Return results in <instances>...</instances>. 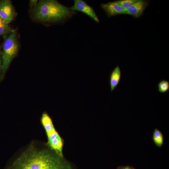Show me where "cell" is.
<instances>
[{
  "instance_id": "cell-1",
  "label": "cell",
  "mask_w": 169,
  "mask_h": 169,
  "mask_svg": "<svg viewBox=\"0 0 169 169\" xmlns=\"http://www.w3.org/2000/svg\"><path fill=\"white\" fill-rule=\"evenodd\" d=\"M30 146L6 169H74L63 155L49 148Z\"/></svg>"
},
{
  "instance_id": "cell-2",
  "label": "cell",
  "mask_w": 169,
  "mask_h": 169,
  "mask_svg": "<svg viewBox=\"0 0 169 169\" xmlns=\"http://www.w3.org/2000/svg\"><path fill=\"white\" fill-rule=\"evenodd\" d=\"M76 13L56 0H39L36 6L29 10L32 21L47 26L63 24Z\"/></svg>"
},
{
  "instance_id": "cell-3",
  "label": "cell",
  "mask_w": 169,
  "mask_h": 169,
  "mask_svg": "<svg viewBox=\"0 0 169 169\" xmlns=\"http://www.w3.org/2000/svg\"><path fill=\"white\" fill-rule=\"evenodd\" d=\"M2 47L3 79L12 60L17 56L20 48V43L17 28L13 29L8 36L4 39Z\"/></svg>"
},
{
  "instance_id": "cell-4",
  "label": "cell",
  "mask_w": 169,
  "mask_h": 169,
  "mask_svg": "<svg viewBox=\"0 0 169 169\" xmlns=\"http://www.w3.org/2000/svg\"><path fill=\"white\" fill-rule=\"evenodd\" d=\"M41 122L47 136V146L58 154L63 155V140L56 130L52 119L47 112L42 114Z\"/></svg>"
},
{
  "instance_id": "cell-5",
  "label": "cell",
  "mask_w": 169,
  "mask_h": 169,
  "mask_svg": "<svg viewBox=\"0 0 169 169\" xmlns=\"http://www.w3.org/2000/svg\"><path fill=\"white\" fill-rule=\"evenodd\" d=\"M17 15V12L11 0L0 1V17L2 18L9 23Z\"/></svg>"
},
{
  "instance_id": "cell-6",
  "label": "cell",
  "mask_w": 169,
  "mask_h": 169,
  "mask_svg": "<svg viewBox=\"0 0 169 169\" xmlns=\"http://www.w3.org/2000/svg\"><path fill=\"white\" fill-rule=\"evenodd\" d=\"M70 8L74 12L79 11L83 13L96 22H99V20L93 9L83 0H74V4Z\"/></svg>"
},
{
  "instance_id": "cell-7",
  "label": "cell",
  "mask_w": 169,
  "mask_h": 169,
  "mask_svg": "<svg viewBox=\"0 0 169 169\" xmlns=\"http://www.w3.org/2000/svg\"><path fill=\"white\" fill-rule=\"evenodd\" d=\"M101 7L109 17L120 14H125V10L116 1L102 3Z\"/></svg>"
},
{
  "instance_id": "cell-8",
  "label": "cell",
  "mask_w": 169,
  "mask_h": 169,
  "mask_svg": "<svg viewBox=\"0 0 169 169\" xmlns=\"http://www.w3.org/2000/svg\"><path fill=\"white\" fill-rule=\"evenodd\" d=\"M146 1L137 0L131 6L125 10V14H128L135 17H138L143 13L147 6Z\"/></svg>"
},
{
  "instance_id": "cell-9",
  "label": "cell",
  "mask_w": 169,
  "mask_h": 169,
  "mask_svg": "<svg viewBox=\"0 0 169 169\" xmlns=\"http://www.w3.org/2000/svg\"><path fill=\"white\" fill-rule=\"evenodd\" d=\"M121 79V71L117 65L111 72L109 78L110 92L113 91L119 84Z\"/></svg>"
},
{
  "instance_id": "cell-10",
  "label": "cell",
  "mask_w": 169,
  "mask_h": 169,
  "mask_svg": "<svg viewBox=\"0 0 169 169\" xmlns=\"http://www.w3.org/2000/svg\"><path fill=\"white\" fill-rule=\"evenodd\" d=\"M8 23L0 17V36L4 39L11 32L12 29Z\"/></svg>"
},
{
  "instance_id": "cell-11",
  "label": "cell",
  "mask_w": 169,
  "mask_h": 169,
  "mask_svg": "<svg viewBox=\"0 0 169 169\" xmlns=\"http://www.w3.org/2000/svg\"><path fill=\"white\" fill-rule=\"evenodd\" d=\"M153 139L157 146H161L163 144V136L161 132L157 129H155L153 132Z\"/></svg>"
},
{
  "instance_id": "cell-12",
  "label": "cell",
  "mask_w": 169,
  "mask_h": 169,
  "mask_svg": "<svg viewBox=\"0 0 169 169\" xmlns=\"http://www.w3.org/2000/svg\"><path fill=\"white\" fill-rule=\"evenodd\" d=\"M158 90L159 92L164 93L169 90V82L165 80L160 81L157 84Z\"/></svg>"
},
{
  "instance_id": "cell-13",
  "label": "cell",
  "mask_w": 169,
  "mask_h": 169,
  "mask_svg": "<svg viewBox=\"0 0 169 169\" xmlns=\"http://www.w3.org/2000/svg\"><path fill=\"white\" fill-rule=\"evenodd\" d=\"M137 0H122L116 1L117 3L125 10L129 8Z\"/></svg>"
},
{
  "instance_id": "cell-14",
  "label": "cell",
  "mask_w": 169,
  "mask_h": 169,
  "mask_svg": "<svg viewBox=\"0 0 169 169\" xmlns=\"http://www.w3.org/2000/svg\"><path fill=\"white\" fill-rule=\"evenodd\" d=\"M3 66V57L2 54V47L0 45V81L2 79V70Z\"/></svg>"
},
{
  "instance_id": "cell-15",
  "label": "cell",
  "mask_w": 169,
  "mask_h": 169,
  "mask_svg": "<svg viewBox=\"0 0 169 169\" xmlns=\"http://www.w3.org/2000/svg\"><path fill=\"white\" fill-rule=\"evenodd\" d=\"M38 2V0H31L29 2V10H31L34 7H35Z\"/></svg>"
},
{
  "instance_id": "cell-16",
  "label": "cell",
  "mask_w": 169,
  "mask_h": 169,
  "mask_svg": "<svg viewBox=\"0 0 169 169\" xmlns=\"http://www.w3.org/2000/svg\"><path fill=\"white\" fill-rule=\"evenodd\" d=\"M117 169H135L132 167L126 166H120Z\"/></svg>"
}]
</instances>
